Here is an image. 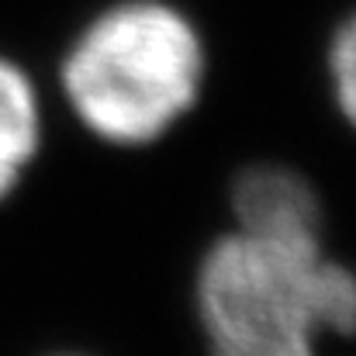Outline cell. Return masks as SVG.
Wrapping results in <instances>:
<instances>
[{
	"instance_id": "obj_1",
	"label": "cell",
	"mask_w": 356,
	"mask_h": 356,
	"mask_svg": "<svg viewBox=\"0 0 356 356\" xmlns=\"http://www.w3.org/2000/svg\"><path fill=\"white\" fill-rule=\"evenodd\" d=\"M211 356H315L322 332H356V273L322 238L222 236L197 270Z\"/></svg>"
},
{
	"instance_id": "obj_2",
	"label": "cell",
	"mask_w": 356,
	"mask_h": 356,
	"mask_svg": "<svg viewBox=\"0 0 356 356\" xmlns=\"http://www.w3.org/2000/svg\"><path fill=\"white\" fill-rule=\"evenodd\" d=\"M204 83L194 24L163 0H124L94 17L63 63L76 118L115 145H149L184 118Z\"/></svg>"
},
{
	"instance_id": "obj_3",
	"label": "cell",
	"mask_w": 356,
	"mask_h": 356,
	"mask_svg": "<svg viewBox=\"0 0 356 356\" xmlns=\"http://www.w3.org/2000/svg\"><path fill=\"white\" fill-rule=\"evenodd\" d=\"M238 232L270 238H322V208L312 187L284 166H256L236 180Z\"/></svg>"
},
{
	"instance_id": "obj_4",
	"label": "cell",
	"mask_w": 356,
	"mask_h": 356,
	"mask_svg": "<svg viewBox=\"0 0 356 356\" xmlns=\"http://www.w3.org/2000/svg\"><path fill=\"white\" fill-rule=\"evenodd\" d=\"M42 142V111L21 66L0 59V201L17 187Z\"/></svg>"
},
{
	"instance_id": "obj_5",
	"label": "cell",
	"mask_w": 356,
	"mask_h": 356,
	"mask_svg": "<svg viewBox=\"0 0 356 356\" xmlns=\"http://www.w3.org/2000/svg\"><path fill=\"white\" fill-rule=\"evenodd\" d=\"M329 70L336 83V101L343 115L356 124V17H350L343 31L336 35L332 52H329Z\"/></svg>"
}]
</instances>
